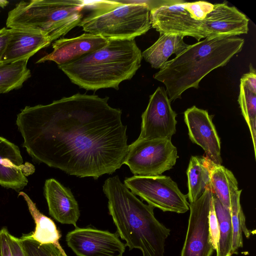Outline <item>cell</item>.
I'll list each match as a JSON object with an SVG mask.
<instances>
[{"instance_id":"6da1fadb","label":"cell","mask_w":256,"mask_h":256,"mask_svg":"<svg viewBox=\"0 0 256 256\" xmlns=\"http://www.w3.org/2000/svg\"><path fill=\"white\" fill-rule=\"evenodd\" d=\"M108 97L76 94L26 106L16 124L32 159L66 174L97 179L124 164L128 152L122 112Z\"/></svg>"},{"instance_id":"7a4b0ae2","label":"cell","mask_w":256,"mask_h":256,"mask_svg":"<svg viewBox=\"0 0 256 256\" xmlns=\"http://www.w3.org/2000/svg\"><path fill=\"white\" fill-rule=\"evenodd\" d=\"M102 190L118 233L130 250L139 249L142 256H164L170 230L156 218L154 208L137 198L118 176L107 178Z\"/></svg>"},{"instance_id":"3957f363","label":"cell","mask_w":256,"mask_h":256,"mask_svg":"<svg viewBox=\"0 0 256 256\" xmlns=\"http://www.w3.org/2000/svg\"><path fill=\"white\" fill-rule=\"evenodd\" d=\"M244 42L236 36L206 38L168 60L154 78L164 84L169 100L174 101L186 90L198 88L201 80L212 70L226 66L242 50Z\"/></svg>"},{"instance_id":"277c9868","label":"cell","mask_w":256,"mask_h":256,"mask_svg":"<svg viewBox=\"0 0 256 256\" xmlns=\"http://www.w3.org/2000/svg\"><path fill=\"white\" fill-rule=\"evenodd\" d=\"M142 52L134 39H108L102 48L74 62L58 66L70 80L86 90H118L141 66Z\"/></svg>"},{"instance_id":"5b68a950","label":"cell","mask_w":256,"mask_h":256,"mask_svg":"<svg viewBox=\"0 0 256 256\" xmlns=\"http://www.w3.org/2000/svg\"><path fill=\"white\" fill-rule=\"evenodd\" d=\"M85 6L84 0L21 1L9 12L6 26L40 32L52 42L78 26Z\"/></svg>"},{"instance_id":"8992f818","label":"cell","mask_w":256,"mask_h":256,"mask_svg":"<svg viewBox=\"0 0 256 256\" xmlns=\"http://www.w3.org/2000/svg\"><path fill=\"white\" fill-rule=\"evenodd\" d=\"M121 4L104 13L84 18L78 26L106 38L134 39L150 28L148 0H118Z\"/></svg>"},{"instance_id":"52a82bcc","label":"cell","mask_w":256,"mask_h":256,"mask_svg":"<svg viewBox=\"0 0 256 256\" xmlns=\"http://www.w3.org/2000/svg\"><path fill=\"white\" fill-rule=\"evenodd\" d=\"M178 158L171 140L137 139L128 145L124 164L134 176H152L172 168Z\"/></svg>"},{"instance_id":"ba28073f","label":"cell","mask_w":256,"mask_h":256,"mask_svg":"<svg viewBox=\"0 0 256 256\" xmlns=\"http://www.w3.org/2000/svg\"><path fill=\"white\" fill-rule=\"evenodd\" d=\"M124 184L134 195L163 212L184 214L190 210L186 196L170 176H134L126 178Z\"/></svg>"},{"instance_id":"9c48e42d","label":"cell","mask_w":256,"mask_h":256,"mask_svg":"<svg viewBox=\"0 0 256 256\" xmlns=\"http://www.w3.org/2000/svg\"><path fill=\"white\" fill-rule=\"evenodd\" d=\"M213 201L210 188L189 204L190 216L186 234L180 256H212L215 250L211 242L209 214Z\"/></svg>"},{"instance_id":"30bf717a","label":"cell","mask_w":256,"mask_h":256,"mask_svg":"<svg viewBox=\"0 0 256 256\" xmlns=\"http://www.w3.org/2000/svg\"><path fill=\"white\" fill-rule=\"evenodd\" d=\"M151 26L160 34L204 38L202 20L192 16L184 1H168L150 10Z\"/></svg>"},{"instance_id":"8fae6325","label":"cell","mask_w":256,"mask_h":256,"mask_svg":"<svg viewBox=\"0 0 256 256\" xmlns=\"http://www.w3.org/2000/svg\"><path fill=\"white\" fill-rule=\"evenodd\" d=\"M166 90L158 86L150 96L148 106L142 115L138 140L168 139L176 132V114L172 110Z\"/></svg>"},{"instance_id":"7c38bea8","label":"cell","mask_w":256,"mask_h":256,"mask_svg":"<svg viewBox=\"0 0 256 256\" xmlns=\"http://www.w3.org/2000/svg\"><path fill=\"white\" fill-rule=\"evenodd\" d=\"M66 242L78 256H122L125 250L116 234L90 228L70 232Z\"/></svg>"},{"instance_id":"4fadbf2b","label":"cell","mask_w":256,"mask_h":256,"mask_svg":"<svg viewBox=\"0 0 256 256\" xmlns=\"http://www.w3.org/2000/svg\"><path fill=\"white\" fill-rule=\"evenodd\" d=\"M184 120L191 141L202 148L207 158L221 164L220 142L212 116L206 110L194 106L184 112Z\"/></svg>"},{"instance_id":"5bb4252c","label":"cell","mask_w":256,"mask_h":256,"mask_svg":"<svg viewBox=\"0 0 256 256\" xmlns=\"http://www.w3.org/2000/svg\"><path fill=\"white\" fill-rule=\"evenodd\" d=\"M248 22L246 16L236 7L224 2L214 4L212 10L202 20L204 38L246 34Z\"/></svg>"},{"instance_id":"9a60e30c","label":"cell","mask_w":256,"mask_h":256,"mask_svg":"<svg viewBox=\"0 0 256 256\" xmlns=\"http://www.w3.org/2000/svg\"><path fill=\"white\" fill-rule=\"evenodd\" d=\"M18 147L0 136V186L20 192L28 184L26 176L32 174L34 166L24 164Z\"/></svg>"},{"instance_id":"2e32d148","label":"cell","mask_w":256,"mask_h":256,"mask_svg":"<svg viewBox=\"0 0 256 256\" xmlns=\"http://www.w3.org/2000/svg\"><path fill=\"white\" fill-rule=\"evenodd\" d=\"M108 39L85 32L70 38H60L52 44L53 50L40 58L36 63L53 61L58 66L74 62L104 46Z\"/></svg>"},{"instance_id":"e0dca14e","label":"cell","mask_w":256,"mask_h":256,"mask_svg":"<svg viewBox=\"0 0 256 256\" xmlns=\"http://www.w3.org/2000/svg\"><path fill=\"white\" fill-rule=\"evenodd\" d=\"M44 195L49 214L56 221L76 226L80 213L78 205L71 190L54 178L46 180Z\"/></svg>"},{"instance_id":"ac0fdd59","label":"cell","mask_w":256,"mask_h":256,"mask_svg":"<svg viewBox=\"0 0 256 256\" xmlns=\"http://www.w3.org/2000/svg\"><path fill=\"white\" fill-rule=\"evenodd\" d=\"M10 30V36L2 59V64L28 60L52 42L46 36L37 31L15 28Z\"/></svg>"},{"instance_id":"d6986e66","label":"cell","mask_w":256,"mask_h":256,"mask_svg":"<svg viewBox=\"0 0 256 256\" xmlns=\"http://www.w3.org/2000/svg\"><path fill=\"white\" fill-rule=\"evenodd\" d=\"M18 196H22L25 200L36 225L34 232L22 235L41 244H52L60 250L63 256H68L59 242L61 234L54 222L41 213L25 192H20Z\"/></svg>"},{"instance_id":"ffe728a7","label":"cell","mask_w":256,"mask_h":256,"mask_svg":"<svg viewBox=\"0 0 256 256\" xmlns=\"http://www.w3.org/2000/svg\"><path fill=\"white\" fill-rule=\"evenodd\" d=\"M214 164L205 156H192L186 170L189 204L200 198L210 188V174Z\"/></svg>"},{"instance_id":"44dd1931","label":"cell","mask_w":256,"mask_h":256,"mask_svg":"<svg viewBox=\"0 0 256 256\" xmlns=\"http://www.w3.org/2000/svg\"><path fill=\"white\" fill-rule=\"evenodd\" d=\"M184 38L178 35L160 34L158 40L142 52V56L152 68L160 69L172 54L177 56L189 46L184 42Z\"/></svg>"},{"instance_id":"7402d4cb","label":"cell","mask_w":256,"mask_h":256,"mask_svg":"<svg viewBox=\"0 0 256 256\" xmlns=\"http://www.w3.org/2000/svg\"><path fill=\"white\" fill-rule=\"evenodd\" d=\"M210 186L213 194L230 210L232 202L242 192L232 172L222 164H214L211 171Z\"/></svg>"},{"instance_id":"603a6c76","label":"cell","mask_w":256,"mask_h":256,"mask_svg":"<svg viewBox=\"0 0 256 256\" xmlns=\"http://www.w3.org/2000/svg\"><path fill=\"white\" fill-rule=\"evenodd\" d=\"M213 202L219 228L216 256H232L233 229L231 212L226 208L214 194Z\"/></svg>"},{"instance_id":"cb8c5ba5","label":"cell","mask_w":256,"mask_h":256,"mask_svg":"<svg viewBox=\"0 0 256 256\" xmlns=\"http://www.w3.org/2000/svg\"><path fill=\"white\" fill-rule=\"evenodd\" d=\"M28 60L0 65V94L20 88L31 76L27 67Z\"/></svg>"},{"instance_id":"d4e9b609","label":"cell","mask_w":256,"mask_h":256,"mask_svg":"<svg viewBox=\"0 0 256 256\" xmlns=\"http://www.w3.org/2000/svg\"><path fill=\"white\" fill-rule=\"evenodd\" d=\"M242 114L248 126L256 157V92L240 80L238 98Z\"/></svg>"},{"instance_id":"484cf974","label":"cell","mask_w":256,"mask_h":256,"mask_svg":"<svg viewBox=\"0 0 256 256\" xmlns=\"http://www.w3.org/2000/svg\"><path fill=\"white\" fill-rule=\"evenodd\" d=\"M240 194L238 195L231 204V218L233 229L232 254L238 253V250L243 246L242 234L249 238L250 232L247 228L246 219L240 203Z\"/></svg>"},{"instance_id":"4316f807","label":"cell","mask_w":256,"mask_h":256,"mask_svg":"<svg viewBox=\"0 0 256 256\" xmlns=\"http://www.w3.org/2000/svg\"><path fill=\"white\" fill-rule=\"evenodd\" d=\"M19 238L25 256H63L60 250L52 244H41L23 235Z\"/></svg>"},{"instance_id":"83f0119b","label":"cell","mask_w":256,"mask_h":256,"mask_svg":"<svg viewBox=\"0 0 256 256\" xmlns=\"http://www.w3.org/2000/svg\"><path fill=\"white\" fill-rule=\"evenodd\" d=\"M186 8L193 18L202 20L212 10L214 4L204 1L185 2Z\"/></svg>"},{"instance_id":"f1b7e54d","label":"cell","mask_w":256,"mask_h":256,"mask_svg":"<svg viewBox=\"0 0 256 256\" xmlns=\"http://www.w3.org/2000/svg\"><path fill=\"white\" fill-rule=\"evenodd\" d=\"M209 228L212 244L216 250L218 240L219 228L213 201L209 214Z\"/></svg>"},{"instance_id":"f546056e","label":"cell","mask_w":256,"mask_h":256,"mask_svg":"<svg viewBox=\"0 0 256 256\" xmlns=\"http://www.w3.org/2000/svg\"><path fill=\"white\" fill-rule=\"evenodd\" d=\"M10 234L6 227L0 230V256H12L10 246Z\"/></svg>"},{"instance_id":"4dcf8cb0","label":"cell","mask_w":256,"mask_h":256,"mask_svg":"<svg viewBox=\"0 0 256 256\" xmlns=\"http://www.w3.org/2000/svg\"><path fill=\"white\" fill-rule=\"evenodd\" d=\"M9 242L12 256H25L19 238L10 234Z\"/></svg>"},{"instance_id":"1f68e13d","label":"cell","mask_w":256,"mask_h":256,"mask_svg":"<svg viewBox=\"0 0 256 256\" xmlns=\"http://www.w3.org/2000/svg\"><path fill=\"white\" fill-rule=\"evenodd\" d=\"M10 36V28H3L0 29V65L2 64V59L6 52Z\"/></svg>"},{"instance_id":"d6a6232c","label":"cell","mask_w":256,"mask_h":256,"mask_svg":"<svg viewBox=\"0 0 256 256\" xmlns=\"http://www.w3.org/2000/svg\"><path fill=\"white\" fill-rule=\"evenodd\" d=\"M240 80L244 82L254 92H256V70L252 64H250L249 72L244 74Z\"/></svg>"},{"instance_id":"836d02e7","label":"cell","mask_w":256,"mask_h":256,"mask_svg":"<svg viewBox=\"0 0 256 256\" xmlns=\"http://www.w3.org/2000/svg\"><path fill=\"white\" fill-rule=\"evenodd\" d=\"M8 4V2L5 0H0V8H4Z\"/></svg>"}]
</instances>
